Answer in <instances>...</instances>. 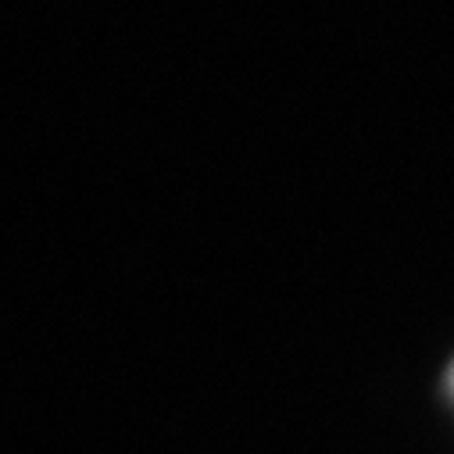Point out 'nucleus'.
Masks as SVG:
<instances>
[{
  "mask_svg": "<svg viewBox=\"0 0 454 454\" xmlns=\"http://www.w3.org/2000/svg\"><path fill=\"white\" fill-rule=\"evenodd\" d=\"M450 387H454V372H450Z\"/></svg>",
  "mask_w": 454,
  "mask_h": 454,
  "instance_id": "f257e3e1",
  "label": "nucleus"
}]
</instances>
